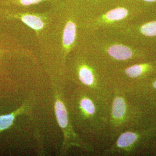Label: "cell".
Here are the masks:
<instances>
[{
  "label": "cell",
  "instance_id": "1",
  "mask_svg": "<svg viewBox=\"0 0 156 156\" xmlns=\"http://www.w3.org/2000/svg\"><path fill=\"white\" fill-rule=\"evenodd\" d=\"M65 96L70 118L76 133L93 147L94 144L97 146L110 144L112 95L98 94L73 86L65 91Z\"/></svg>",
  "mask_w": 156,
  "mask_h": 156
},
{
  "label": "cell",
  "instance_id": "2",
  "mask_svg": "<svg viewBox=\"0 0 156 156\" xmlns=\"http://www.w3.org/2000/svg\"><path fill=\"white\" fill-rule=\"evenodd\" d=\"M87 49L112 71L150 59L144 47L134 44L115 30L87 32Z\"/></svg>",
  "mask_w": 156,
  "mask_h": 156
},
{
  "label": "cell",
  "instance_id": "3",
  "mask_svg": "<svg viewBox=\"0 0 156 156\" xmlns=\"http://www.w3.org/2000/svg\"><path fill=\"white\" fill-rule=\"evenodd\" d=\"M74 59L70 66L73 86L91 92L110 95L114 87L112 71L89 49Z\"/></svg>",
  "mask_w": 156,
  "mask_h": 156
},
{
  "label": "cell",
  "instance_id": "4",
  "mask_svg": "<svg viewBox=\"0 0 156 156\" xmlns=\"http://www.w3.org/2000/svg\"><path fill=\"white\" fill-rule=\"evenodd\" d=\"M153 124L143 106L114 85L110 106L111 144L124 131Z\"/></svg>",
  "mask_w": 156,
  "mask_h": 156
},
{
  "label": "cell",
  "instance_id": "5",
  "mask_svg": "<svg viewBox=\"0 0 156 156\" xmlns=\"http://www.w3.org/2000/svg\"><path fill=\"white\" fill-rule=\"evenodd\" d=\"M143 13L133 0H125L101 13L86 17V30L120 29L142 17Z\"/></svg>",
  "mask_w": 156,
  "mask_h": 156
},
{
  "label": "cell",
  "instance_id": "6",
  "mask_svg": "<svg viewBox=\"0 0 156 156\" xmlns=\"http://www.w3.org/2000/svg\"><path fill=\"white\" fill-rule=\"evenodd\" d=\"M156 135L155 124L126 130L104 149L101 154L105 156H129L146 152L151 140Z\"/></svg>",
  "mask_w": 156,
  "mask_h": 156
},
{
  "label": "cell",
  "instance_id": "7",
  "mask_svg": "<svg viewBox=\"0 0 156 156\" xmlns=\"http://www.w3.org/2000/svg\"><path fill=\"white\" fill-rule=\"evenodd\" d=\"M55 97V114L59 127L64 136L61 150V154H66L72 147H76L89 153L95 151L94 147L82 138L76 132L70 118L66 103L63 88H53Z\"/></svg>",
  "mask_w": 156,
  "mask_h": 156
},
{
  "label": "cell",
  "instance_id": "8",
  "mask_svg": "<svg viewBox=\"0 0 156 156\" xmlns=\"http://www.w3.org/2000/svg\"><path fill=\"white\" fill-rule=\"evenodd\" d=\"M156 75V59L137 62L112 71L115 85L128 91Z\"/></svg>",
  "mask_w": 156,
  "mask_h": 156
},
{
  "label": "cell",
  "instance_id": "9",
  "mask_svg": "<svg viewBox=\"0 0 156 156\" xmlns=\"http://www.w3.org/2000/svg\"><path fill=\"white\" fill-rule=\"evenodd\" d=\"M126 92L130 97L136 100H140L155 94L156 75Z\"/></svg>",
  "mask_w": 156,
  "mask_h": 156
},
{
  "label": "cell",
  "instance_id": "10",
  "mask_svg": "<svg viewBox=\"0 0 156 156\" xmlns=\"http://www.w3.org/2000/svg\"><path fill=\"white\" fill-rule=\"evenodd\" d=\"M77 37V26L74 20L68 21L63 31L62 43L65 48L70 49L75 43Z\"/></svg>",
  "mask_w": 156,
  "mask_h": 156
},
{
  "label": "cell",
  "instance_id": "11",
  "mask_svg": "<svg viewBox=\"0 0 156 156\" xmlns=\"http://www.w3.org/2000/svg\"><path fill=\"white\" fill-rule=\"evenodd\" d=\"M136 101L144 107L151 122L156 124V93Z\"/></svg>",
  "mask_w": 156,
  "mask_h": 156
},
{
  "label": "cell",
  "instance_id": "12",
  "mask_svg": "<svg viewBox=\"0 0 156 156\" xmlns=\"http://www.w3.org/2000/svg\"><path fill=\"white\" fill-rule=\"evenodd\" d=\"M26 109L25 106H23L12 113L0 115V132L11 127L16 116L21 113L24 112Z\"/></svg>",
  "mask_w": 156,
  "mask_h": 156
},
{
  "label": "cell",
  "instance_id": "13",
  "mask_svg": "<svg viewBox=\"0 0 156 156\" xmlns=\"http://www.w3.org/2000/svg\"><path fill=\"white\" fill-rule=\"evenodd\" d=\"M21 20L27 25L35 30H39L44 27V23L39 17L32 15L22 16Z\"/></svg>",
  "mask_w": 156,
  "mask_h": 156
},
{
  "label": "cell",
  "instance_id": "14",
  "mask_svg": "<svg viewBox=\"0 0 156 156\" xmlns=\"http://www.w3.org/2000/svg\"><path fill=\"white\" fill-rule=\"evenodd\" d=\"M146 152L152 154L156 155V135L151 140Z\"/></svg>",
  "mask_w": 156,
  "mask_h": 156
},
{
  "label": "cell",
  "instance_id": "15",
  "mask_svg": "<svg viewBox=\"0 0 156 156\" xmlns=\"http://www.w3.org/2000/svg\"><path fill=\"white\" fill-rule=\"evenodd\" d=\"M42 1V0H20V2L23 5H29L32 4H37Z\"/></svg>",
  "mask_w": 156,
  "mask_h": 156
}]
</instances>
